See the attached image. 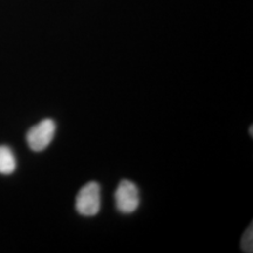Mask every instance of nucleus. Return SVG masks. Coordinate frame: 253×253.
<instances>
[{
    "instance_id": "20e7f679",
    "label": "nucleus",
    "mask_w": 253,
    "mask_h": 253,
    "mask_svg": "<svg viewBox=\"0 0 253 253\" xmlns=\"http://www.w3.org/2000/svg\"><path fill=\"white\" fill-rule=\"evenodd\" d=\"M17 161L13 151L6 145H0V173L11 175L15 171Z\"/></svg>"
},
{
    "instance_id": "f03ea898",
    "label": "nucleus",
    "mask_w": 253,
    "mask_h": 253,
    "mask_svg": "<svg viewBox=\"0 0 253 253\" xmlns=\"http://www.w3.org/2000/svg\"><path fill=\"white\" fill-rule=\"evenodd\" d=\"M55 131L56 125L52 119L42 120L28 130L26 136L28 147L37 153L45 150L52 143Z\"/></svg>"
},
{
    "instance_id": "39448f33",
    "label": "nucleus",
    "mask_w": 253,
    "mask_h": 253,
    "mask_svg": "<svg viewBox=\"0 0 253 253\" xmlns=\"http://www.w3.org/2000/svg\"><path fill=\"white\" fill-rule=\"evenodd\" d=\"M240 246H242V250L244 252L251 253L253 251V229H252V224H250V226L248 227V229H246L244 235H243Z\"/></svg>"
},
{
    "instance_id": "f257e3e1",
    "label": "nucleus",
    "mask_w": 253,
    "mask_h": 253,
    "mask_svg": "<svg viewBox=\"0 0 253 253\" xmlns=\"http://www.w3.org/2000/svg\"><path fill=\"white\" fill-rule=\"evenodd\" d=\"M75 209L84 217H94L101 209V189L99 183L89 182L82 186L75 199Z\"/></svg>"
},
{
    "instance_id": "423d86ee",
    "label": "nucleus",
    "mask_w": 253,
    "mask_h": 253,
    "mask_svg": "<svg viewBox=\"0 0 253 253\" xmlns=\"http://www.w3.org/2000/svg\"><path fill=\"white\" fill-rule=\"evenodd\" d=\"M250 135H251V136H252V126H250Z\"/></svg>"
},
{
    "instance_id": "7ed1b4c3",
    "label": "nucleus",
    "mask_w": 253,
    "mask_h": 253,
    "mask_svg": "<svg viewBox=\"0 0 253 253\" xmlns=\"http://www.w3.org/2000/svg\"><path fill=\"white\" fill-rule=\"evenodd\" d=\"M140 191L135 183L128 179L120 182L115 191L116 209L122 213H132L140 207Z\"/></svg>"
}]
</instances>
